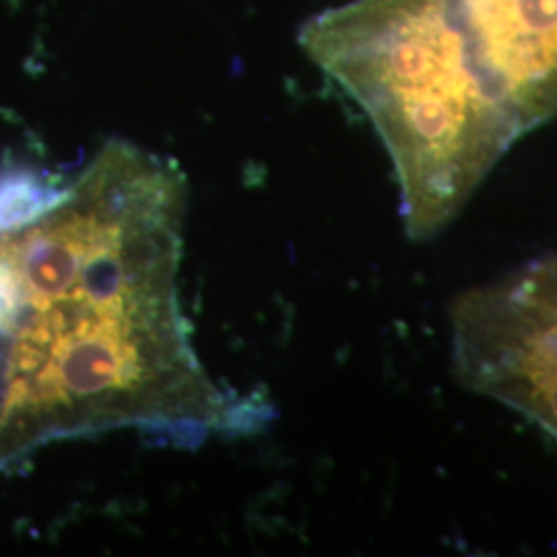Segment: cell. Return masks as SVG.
I'll return each instance as SVG.
<instances>
[{"mask_svg": "<svg viewBox=\"0 0 557 557\" xmlns=\"http://www.w3.org/2000/svg\"><path fill=\"white\" fill-rule=\"evenodd\" d=\"M299 41L374 124L411 238L436 236L557 116V0H354Z\"/></svg>", "mask_w": 557, "mask_h": 557, "instance_id": "6da1fadb", "label": "cell"}, {"mask_svg": "<svg viewBox=\"0 0 557 557\" xmlns=\"http://www.w3.org/2000/svg\"><path fill=\"white\" fill-rule=\"evenodd\" d=\"M71 190L41 170L25 165L0 168V234L17 232L41 220L66 199Z\"/></svg>", "mask_w": 557, "mask_h": 557, "instance_id": "3957f363", "label": "cell"}, {"mask_svg": "<svg viewBox=\"0 0 557 557\" xmlns=\"http://www.w3.org/2000/svg\"><path fill=\"white\" fill-rule=\"evenodd\" d=\"M453 358L465 386L557 440V255L458 299Z\"/></svg>", "mask_w": 557, "mask_h": 557, "instance_id": "7a4b0ae2", "label": "cell"}]
</instances>
